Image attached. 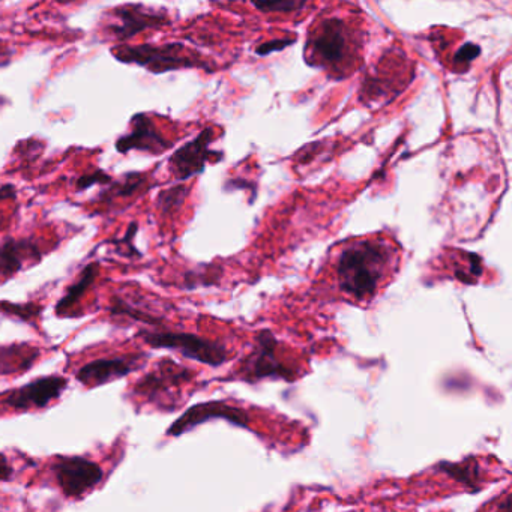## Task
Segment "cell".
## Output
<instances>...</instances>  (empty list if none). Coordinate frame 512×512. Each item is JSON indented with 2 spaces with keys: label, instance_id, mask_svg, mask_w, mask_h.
I'll return each mask as SVG.
<instances>
[{
  "label": "cell",
  "instance_id": "cell-15",
  "mask_svg": "<svg viewBox=\"0 0 512 512\" xmlns=\"http://www.w3.org/2000/svg\"><path fill=\"white\" fill-rule=\"evenodd\" d=\"M436 469L443 475L449 476L452 481L466 488L469 493H478L482 490L484 484V472L481 464L475 457H467L461 461H440L436 464Z\"/></svg>",
  "mask_w": 512,
  "mask_h": 512
},
{
  "label": "cell",
  "instance_id": "cell-1",
  "mask_svg": "<svg viewBox=\"0 0 512 512\" xmlns=\"http://www.w3.org/2000/svg\"><path fill=\"white\" fill-rule=\"evenodd\" d=\"M391 257V248L383 242L361 241L346 248L337 265L341 290L359 301L370 298L376 293Z\"/></svg>",
  "mask_w": 512,
  "mask_h": 512
},
{
  "label": "cell",
  "instance_id": "cell-27",
  "mask_svg": "<svg viewBox=\"0 0 512 512\" xmlns=\"http://www.w3.org/2000/svg\"><path fill=\"white\" fill-rule=\"evenodd\" d=\"M16 194V188H14L13 185L0 187V203L5 202V200H13Z\"/></svg>",
  "mask_w": 512,
  "mask_h": 512
},
{
  "label": "cell",
  "instance_id": "cell-25",
  "mask_svg": "<svg viewBox=\"0 0 512 512\" xmlns=\"http://www.w3.org/2000/svg\"><path fill=\"white\" fill-rule=\"evenodd\" d=\"M293 43V40H272L268 41V43L262 44L259 49L256 50L257 55L259 56H268L271 53L281 52V50L286 49L287 46Z\"/></svg>",
  "mask_w": 512,
  "mask_h": 512
},
{
  "label": "cell",
  "instance_id": "cell-12",
  "mask_svg": "<svg viewBox=\"0 0 512 512\" xmlns=\"http://www.w3.org/2000/svg\"><path fill=\"white\" fill-rule=\"evenodd\" d=\"M142 355L113 356L100 358L83 365L76 373V379L83 385H104L112 380L121 379L137 370Z\"/></svg>",
  "mask_w": 512,
  "mask_h": 512
},
{
  "label": "cell",
  "instance_id": "cell-16",
  "mask_svg": "<svg viewBox=\"0 0 512 512\" xmlns=\"http://www.w3.org/2000/svg\"><path fill=\"white\" fill-rule=\"evenodd\" d=\"M98 272H100V266H98V263H89V265L83 269L82 274L79 275L76 283H73L68 287L65 296H62V298L59 299L58 304H56V314H58V316H67V313H70V311L73 310L74 305H77L82 301L85 293L88 292V290L94 286L95 281H97Z\"/></svg>",
  "mask_w": 512,
  "mask_h": 512
},
{
  "label": "cell",
  "instance_id": "cell-23",
  "mask_svg": "<svg viewBox=\"0 0 512 512\" xmlns=\"http://www.w3.org/2000/svg\"><path fill=\"white\" fill-rule=\"evenodd\" d=\"M113 181L112 176L104 170H94L92 173H86V175L80 176L76 181V190L85 191L94 185H109Z\"/></svg>",
  "mask_w": 512,
  "mask_h": 512
},
{
  "label": "cell",
  "instance_id": "cell-14",
  "mask_svg": "<svg viewBox=\"0 0 512 512\" xmlns=\"http://www.w3.org/2000/svg\"><path fill=\"white\" fill-rule=\"evenodd\" d=\"M40 245L31 239H7L0 245V277H14L43 259Z\"/></svg>",
  "mask_w": 512,
  "mask_h": 512
},
{
  "label": "cell",
  "instance_id": "cell-9",
  "mask_svg": "<svg viewBox=\"0 0 512 512\" xmlns=\"http://www.w3.org/2000/svg\"><path fill=\"white\" fill-rule=\"evenodd\" d=\"M212 140H214V130L206 128L196 139L179 148L170 157L169 166L178 181H187L194 175H199L205 170L206 163L214 160V157L220 160V152L211 149Z\"/></svg>",
  "mask_w": 512,
  "mask_h": 512
},
{
  "label": "cell",
  "instance_id": "cell-22",
  "mask_svg": "<svg viewBox=\"0 0 512 512\" xmlns=\"http://www.w3.org/2000/svg\"><path fill=\"white\" fill-rule=\"evenodd\" d=\"M137 233V223H131L122 239H112L107 241V244L113 245L118 251V254L125 257H142V253L137 250L133 245L134 236Z\"/></svg>",
  "mask_w": 512,
  "mask_h": 512
},
{
  "label": "cell",
  "instance_id": "cell-19",
  "mask_svg": "<svg viewBox=\"0 0 512 512\" xmlns=\"http://www.w3.org/2000/svg\"><path fill=\"white\" fill-rule=\"evenodd\" d=\"M187 194L188 190L184 185H176V187L169 188V190L161 191L158 194L157 208L163 214H172L176 209L181 208Z\"/></svg>",
  "mask_w": 512,
  "mask_h": 512
},
{
  "label": "cell",
  "instance_id": "cell-18",
  "mask_svg": "<svg viewBox=\"0 0 512 512\" xmlns=\"http://www.w3.org/2000/svg\"><path fill=\"white\" fill-rule=\"evenodd\" d=\"M109 310L113 316L131 317V319L137 320V322L146 323V325H161V320L158 319V317H154L152 314L145 313V311L133 307V305L128 304V302L122 298H113L112 305H110Z\"/></svg>",
  "mask_w": 512,
  "mask_h": 512
},
{
  "label": "cell",
  "instance_id": "cell-5",
  "mask_svg": "<svg viewBox=\"0 0 512 512\" xmlns=\"http://www.w3.org/2000/svg\"><path fill=\"white\" fill-rule=\"evenodd\" d=\"M52 470L64 496L74 499H80L104 479L103 467L80 455L56 457Z\"/></svg>",
  "mask_w": 512,
  "mask_h": 512
},
{
  "label": "cell",
  "instance_id": "cell-13",
  "mask_svg": "<svg viewBox=\"0 0 512 512\" xmlns=\"http://www.w3.org/2000/svg\"><path fill=\"white\" fill-rule=\"evenodd\" d=\"M191 377H193V373L188 368L173 361H164L157 365V368L151 373L143 376L134 386V391L137 394L145 395V397L155 398L158 395L166 394L181 383L188 382Z\"/></svg>",
  "mask_w": 512,
  "mask_h": 512
},
{
  "label": "cell",
  "instance_id": "cell-21",
  "mask_svg": "<svg viewBox=\"0 0 512 512\" xmlns=\"http://www.w3.org/2000/svg\"><path fill=\"white\" fill-rule=\"evenodd\" d=\"M254 7L263 13H293L307 7L304 0H277V2H254Z\"/></svg>",
  "mask_w": 512,
  "mask_h": 512
},
{
  "label": "cell",
  "instance_id": "cell-4",
  "mask_svg": "<svg viewBox=\"0 0 512 512\" xmlns=\"http://www.w3.org/2000/svg\"><path fill=\"white\" fill-rule=\"evenodd\" d=\"M139 337L154 349H169L209 367H220L229 361V350L218 341L196 334L173 331H140Z\"/></svg>",
  "mask_w": 512,
  "mask_h": 512
},
{
  "label": "cell",
  "instance_id": "cell-17",
  "mask_svg": "<svg viewBox=\"0 0 512 512\" xmlns=\"http://www.w3.org/2000/svg\"><path fill=\"white\" fill-rule=\"evenodd\" d=\"M148 188V178L145 175H142V173H128V175L110 182L107 188L101 191L97 200L100 203H112L115 200L136 196V194H140Z\"/></svg>",
  "mask_w": 512,
  "mask_h": 512
},
{
  "label": "cell",
  "instance_id": "cell-10",
  "mask_svg": "<svg viewBox=\"0 0 512 512\" xmlns=\"http://www.w3.org/2000/svg\"><path fill=\"white\" fill-rule=\"evenodd\" d=\"M349 40L344 23L338 19L325 20L314 32L310 41L313 59L322 67H337L346 59Z\"/></svg>",
  "mask_w": 512,
  "mask_h": 512
},
{
  "label": "cell",
  "instance_id": "cell-26",
  "mask_svg": "<svg viewBox=\"0 0 512 512\" xmlns=\"http://www.w3.org/2000/svg\"><path fill=\"white\" fill-rule=\"evenodd\" d=\"M14 476V469L5 454L0 452V481H11Z\"/></svg>",
  "mask_w": 512,
  "mask_h": 512
},
{
  "label": "cell",
  "instance_id": "cell-8",
  "mask_svg": "<svg viewBox=\"0 0 512 512\" xmlns=\"http://www.w3.org/2000/svg\"><path fill=\"white\" fill-rule=\"evenodd\" d=\"M112 23L107 25V34L118 41H128L149 29L169 26L166 14L152 13L143 5H127L110 11Z\"/></svg>",
  "mask_w": 512,
  "mask_h": 512
},
{
  "label": "cell",
  "instance_id": "cell-20",
  "mask_svg": "<svg viewBox=\"0 0 512 512\" xmlns=\"http://www.w3.org/2000/svg\"><path fill=\"white\" fill-rule=\"evenodd\" d=\"M0 311L8 316L17 317L23 322H34L40 317L43 307L37 304H11V302H0Z\"/></svg>",
  "mask_w": 512,
  "mask_h": 512
},
{
  "label": "cell",
  "instance_id": "cell-24",
  "mask_svg": "<svg viewBox=\"0 0 512 512\" xmlns=\"http://www.w3.org/2000/svg\"><path fill=\"white\" fill-rule=\"evenodd\" d=\"M479 55H481L479 46L473 43H467L455 53L454 62L458 65L470 64V62L475 61Z\"/></svg>",
  "mask_w": 512,
  "mask_h": 512
},
{
  "label": "cell",
  "instance_id": "cell-11",
  "mask_svg": "<svg viewBox=\"0 0 512 512\" xmlns=\"http://www.w3.org/2000/svg\"><path fill=\"white\" fill-rule=\"evenodd\" d=\"M116 151L128 154L131 151L160 155L172 148V143L158 131L157 125L145 113H137L131 118V130L116 140Z\"/></svg>",
  "mask_w": 512,
  "mask_h": 512
},
{
  "label": "cell",
  "instance_id": "cell-7",
  "mask_svg": "<svg viewBox=\"0 0 512 512\" xmlns=\"http://www.w3.org/2000/svg\"><path fill=\"white\" fill-rule=\"evenodd\" d=\"M68 379L61 376H46L32 380L28 385L11 389L2 397L4 406L22 412V410L43 409L52 401L58 400L67 389Z\"/></svg>",
  "mask_w": 512,
  "mask_h": 512
},
{
  "label": "cell",
  "instance_id": "cell-3",
  "mask_svg": "<svg viewBox=\"0 0 512 512\" xmlns=\"http://www.w3.org/2000/svg\"><path fill=\"white\" fill-rule=\"evenodd\" d=\"M116 61L127 65L146 68L154 74L184 70V68H208L199 58L188 55L182 44L172 43L164 46H116L112 50Z\"/></svg>",
  "mask_w": 512,
  "mask_h": 512
},
{
  "label": "cell",
  "instance_id": "cell-6",
  "mask_svg": "<svg viewBox=\"0 0 512 512\" xmlns=\"http://www.w3.org/2000/svg\"><path fill=\"white\" fill-rule=\"evenodd\" d=\"M211 419H224V421L241 428H250L251 422L250 415L242 407L232 406L227 401H206V403L190 407L181 418L176 419L167 430V436H182L187 431L193 430Z\"/></svg>",
  "mask_w": 512,
  "mask_h": 512
},
{
  "label": "cell",
  "instance_id": "cell-2",
  "mask_svg": "<svg viewBox=\"0 0 512 512\" xmlns=\"http://www.w3.org/2000/svg\"><path fill=\"white\" fill-rule=\"evenodd\" d=\"M278 343L275 335L263 329L256 335L253 349L239 362L227 380H241L245 383H257L263 379L286 380L295 382L298 373L284 364L278 356Z\"/></svg>",
  "mask_w": 512,
  "mask_h": 512
},
{
  "label": "cell",
  "instance_id": "cell-29",
  "mask_svg": "<svg viewBox=\"0 0 512 512\" xmlns=\"http://www.w3.org/2000/svg\"><path fill=\"white\" fill-rule=\"evenodd\" d=\"M494 512H511V494H505V497L500 500L499 508Z\"/></svg>",
  "mask_w": 512,
  "mask_h": 512
},
{
  "label": "cell",
  "instance_id": "cell-28",
  "mask_svg": "<svg viewBox=\"0 0 512 512\" xmlns=\"http://www.w3.org/2000/svg\"><path fill=\"white\" fill-rule=\"evenodd\" d=\"M11 55H13V52L5 46L4 41H0V67L10 62Z\"/></svg>",
  "mask_w": 512,
  "mask_h": 512
}]
</instances>
